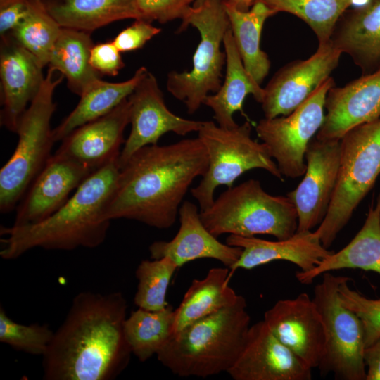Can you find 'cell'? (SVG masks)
<instances>
[{
  "label": "cell",
  "instance_id": "cell-5",
  "mask_svg": "<svg viewBox=\"0 0 380 380\" xmlns=\"http://www.w3.org/2000/svg\"><path fill=\"white\" fill-rule=\"evenodd\" d=\"M205 227L216 237L267 234L282 240L298 228L295 205L286 196L267 193L257 179L228 187L206 210H200Z\"/></svg>",
  "mask_w": 380,
  "mask_h": 380
},
{
  "label": "cell",
  "instance_id": "cell-18",
  "mask_svg": "<svg viewBox=\"0 0 380 380\" xmlns=\"http://www.w3.org/2000/svg\"><path fill=\"white\" fill-rule=\"evenodd\" d=\"M94 172L55 153L34 179L16 208L13 225L37 223L61 208L70 194Z\"/></svg>",
  "mask_w": 380,
  "mask_h": 380
},
{
  "label": "cell",
  "instance_id": "cell-36",
  "mask_svg": "<svg viewBox=\"0 0 380 380\" xmlns=\"http://www.w3.org/2000/svg\"><path fill=\"white\" fill-rule=\"evenodd\" d=\"M350 280L346 277L341 281L338 286V295L342 304L360 318L366 348L380 338V298H369L350 289Z\"/></svg>",
  "mask_w": 380,
  "mask_h": 380
},
{
  "label": "cell",
  "instance_id": "cell-44",
  "mask_svg": "<svg viewBox=\"0 0 380 380\" xmlns=\"http://www.w3.org/2000/svg\"><path fill=\"white\" fill-rule=\"evenodd\" d=\"M379 199L380 200V195H379Z\"/></svg>",
  "mask_w": 380,
  "mask_h": 380
},
{
  "label": "cell",
  "instance_id": "cell-16",
  "mask_svg": "<svg viewBox=\"0 0 380 380\" xmlns=\"http://www.w3.org/2000/svg\"><path fill=\"white\" fill-rule=\"evenodd\" d=\"M234 380H310L312 369L260 320L248 329L243 348L227 372Z\"/></svg>",
  "mask_w": 380,
  "mask_h": 380
},
{
  "label": "cell",
  "instance_id": "cell-22",
  "mask_svg": "<svg viewBox=\"0 0 380 380\" xmlns=\"http://www.w3.org/2000/svg\"><path fill=\"white\" fill-rule=\"evenodd\" d=\"M226 243L243 249L239 260L229 268L231 277L238 269L248 270L276 260L289 261L306 272L333 252L322 245L315 231L296 232L289 238L277 241L229 234Z\"/></svg>",
  "mask_w": 380,
  "mask_h": 380
},
{
  "label": "cell",
  "instance_id": "cell-39",
  "mask_svg": "<svg viewBox=\"0 0 380 380\" xmlns=\"http://www.w3.org/2000/svg\"><path fill=\"white\" fill-rule=\"evenodd\" d=\"M120 53L113 41L98 43L91 48L90 64L101 76H116L125 67Z\"/></svg>",
  "mask_w": 380,
  "mask_h": 380
},
{
  "label": "cell",
  "instance_id": "cell-32",
  "mask_svg": "<svg viewBox=\"0 0 380 380\" xmlns=\"http://www.w3.org/2000/svg\"><path fill=\"white\" fill-rule=\"evenodd\" d=\"M255 1L262 2L276 13L286 12L300 18L312 29L319 44H322L330 42L336 23L350 6H361L370 0Z\"/></svg>",
  "mask_w": 380,
  "mask_h": 380
},
{
  "label": "cell",
  "instance_id": "cell-29",
  "mask_svg": "<svg viewBox=\"0 0 380 380\" xmlns=\"http://www.w3.org/2000/svg\"><path fill=\"white\" fill-rule=\"evenodd\" d=\"M224 7L244 67L255 81L261 84L271 66L268 56L260 46L261 32L265 20L276 13L258 1L247 11L227 4Z\"/></svg>",
  "mask_w": 380,
  "mask_h": 380
},
{
  "label": "cell",
  "instance_id": "cell-43",
  "mask_svg": "<svg viewBox=\"0 0 380 380\" xmlns=\"http://www.w3.org/2000/svg\"><path fill=\"white\" fill-rule=\"evenodd\" d=\"M209 0H195L192 4V7L196 8L205 4Z\"/></svg>",
  "mask_w": 380,
  "mask_h": 380
},
{
  "label": "cell",
  "instance_id": "cell-14",
  "mask_svg": "<svg viewBox=\"0 0 380 380\" xmlns=\"http://www.w3.org/2000/svg\"><path fill=\"white\" fill-rule=\"evenodd\" d=\"M340 156V139L313 137L310 141L304 177L287 194L297 210L296 232L312 231L324 220L336 185Z\"/></svg>",
  "mask_w": 380,
  "mask_h": 380
},
{
  "label": "cell",
  "instance_id": "cell-15",
  "mask_svg": "<svg viewBox=\"0 0 380 380\" xmlns=\"http://www.w3.org/2000/svg\"><path fill=\"white\" fill-rule=\"evenodd\" d=\"M274 336L312 369L322 359L325 348L322 316L312 298L301 293L276 302L264 315Z\"/></svg>",
  "mask_w": 380,
  "mask_h": 380
},
{
  "label": "cell",
  "instance_id": "cell-28",
  "mask_svg": "<svg viewBox=\"0 0 380 380\" xmlns=\"http://www.w3.org/2000/svg\"><path fill=\"white\" fill-rule=\"evenodd\" d=\"M148 72L141 66L127 80L110 82L100 78L91 83L80 96L73 110L53 129L55 141H62L80 126L110 112L132 94Z\"/></svg>",
  "mask_w": 380,
  "mask_h": 380
},
{
  "label": "cell",
  "instance_id": "cell-10",
  "mask_svg": "<svg viewBox=\"0 0 380 380\" xmlns=\"http://www.w3.org/2000/svg\"><path fill=\"white\" fill-rule=\"evenodd\" d=\"M322 275L312 298L322 316L325 336L324 353L317 368L323 375L332 373L336 379L365 380L362 324L342 304L338 295V286L346 277L330 272Z\"/></svg>",
  "mask_w": 380,
  "mask_h": 380
},
{
  "label": "cell",
  "instance_id": "cell-31",
  "mask_svg": "<svg viewBox=\"0 0 380 380\" xmlns=\"http://www.w3.org/2000/svg\"><path fill=\"white\" fill-rule=\"evenodd\" d=\"M175 310L168 304L158 310L138 308L125 321L124 329L132 353L146 362L163 348L173 335Z\"/></svg>",
  "mask_w": 380,
  "mask_h": 380
},
{
  "label": "cell",
  "instance_id": "cell-17",
  "mask_svg": "<svg viewBox=\"0 0 380 380\" xmlns=\"http://www.w3.org/2000/svg\"><path fill=\"white\" fill-rule=\"evenodd\" d=\"M1 125L16 133L19 121L39 92L44 67L8 33L1 37Z\"/></svg>",
  "mask_w": 380,
  "mask_h": 380
},
{
  "label": "cell",
  "instance_id": "cell-40",
  "mask_svg": "<svg viewBox=\"0 0 380 380\" xmlns=\"http://www.w3.org/2000/svg\"><path fill=\"white\" fill-rule=\"evenodd\" d=\"M32 0H0L1 37L9 33L27 13Z\"/></svg>",
  "mask_w": 380,
  "mask_h": 380
},
{
  "label": "cell",
  "instance_id": "cell-34",
  "mask_svg": "<svg viewBox=\"0 0 380 380\" xmlns=\"http://www.w3.org/2000/svg\"><path fill=\"white\" fill-rule=\"evenodd\" d=\"M178 268L168 257L142 260L135 272L138 284L134 304L148 310L165 308L169 304L166 300L168 286Z\"/></svg>",
  "mask_w": 380,
  "mask_h": 380
},
{
  "label": "cell",
  "instance_id": "cell-38",
  "mask_svg": "<svg viewBox=\"0 0 380 380\" xmlns=\"http://www.w3.org/2000/svg\"><path fill=\"white\" fill-rule=\"evenodd\" d=\"M151 23L144 19H136L112 41L121 52L141 49L148 41L161 31V29L153 26Z\"/></svg>",
  "mask_w": 380,
  "mask_h": 380
},
{
  "label": "cell",
  "instance_id": "cell-30",
  "mask_svg": "<svg viewBox=\"0 0 380 380\" xmlns=\"http://www.w3.org/2000/svg\"><path fill=\"white\" fill-rule=\"evenodd\" d=\"M91 34L62 27L48 63L49 68L58 71L66 79L68 89L79 96L101 77L90 64V53L94 45Z\"/></svg>",
  "mask_w": 380,
  "mask_h": 380
},
{
  "label": "cell",
  "instance_id": "cell-11",
  "mask_svg": "<svg viewBox=\"0 0 380 380\" xmlns=\"http://www.w3.org/2000/svg\"><path fill=\"white\" fill-rule=\"evenodd\" d=\"M334 84L329 77L289 115L265 118L257 124V135L282 176L295 179L304 175L306 149L323 123L326 96Z\"/></svg>",
  "mask_w": 380,
  "mask_h": 380
},
{
  "label": "cell",
  "instance_id": "cell-13",
  "mask_svg": "<svg viewBox=\"0 0 380 380\" xmlns=\"http://www.w3.org/2000/svg\"><path fill=\"white\" fill-rule=\"evenodd\" d=\"M131 130L118 158L120 168L139 149L158 144L167 132L185 136L197 132L203 121L183 118L171 112L156 77L149 71L128 97Z\"/></svg>",
  "mask_w": 380,
  "mask_h": 380
},
{
  "label": "cell",
  "instance_id": "cell-41",
  "mask_svg": "<svg viewBox=\"0 0 380 380\" xmlns=\"http://www.w3.org/2000/svg\"><path fill=\"white\" fill-rule=\"evenodd\" d=\"M366 370L365 380H380V338L364 350Z\"/></svg>",
  "mask_w": 380,
  "mask_h": 380
},
{
  "label": "cell",
  "instance_id": "cell-37",
  "mask_svg": "<svg viewBox=\"0 0 380 380\" xmlns=\"http://www.w3.org/2000/svg\"><path fill=\"white\" fill-rule=\"evenodd\" d=\"M195 0H137L140 19L165 23L182 19Z\"/></svg>",
  "mask_w": 380,
  "mask_h": 380
},
{
  "label": "cell",
  "instance_id": "cell-19",
  "mask_svg": "<svg viewBox=\"0 0 380 380\" xmlns=\"http://www.w3.org/2000/svg\"><path fill=\"white\" fill-rule=\"evenodd\" d=\"M129 124L128 98L105 115L74 129L61 141L56 153L97 170L118 160L124 131Z\"/></svg>",
  "mask_w": 380,
  "mask_h": 380
},
{
  "label": "cell",
  "instance_id": "cell-25",
  "mask_svg": "<svg viewBox=\"0 0 380 380\" xmlns=\"http://www.w3.org/2000/svg\"><path fill=\"white\" fill-rule=\"evenodd\" d=\"M343 269H360L380 274V200L371 207L362 228L354 238L338 252L333 251L309 271H298L297 280L311 284L325 272Z\"/></svg>",
  "mask_w": 380,
  "mask_h": 380
},
{
  "label": "cell",
  "instance_id": "cell-27",
  "mask_svg": "<svg viewBox=\"0 0 380 380\" xmlns=\"http://www.w3.org/2000/svg\"><path fill=\"white\" fill-rule=\"evenodd\" d=\"M62 27L92 33L113 22L140 19L137 0H43Z\"/></svg>",
  "mask_w": 380,
  "mask_h": 380
},
{
  "label": "cell",
  "instance_id": "cell-9",
  "mask_svg": "<svg viewBox=\"0 0 380 380\" xmlns=\"http://www.w3.org/2000/svg\"><path fill=\"white\" fill-rule=\"evenodd\" d=\"M198 137L208 156V167L201 181L191 189L200 210L213 203L215 189L222 185L233 186L241 175L252 169H262L282 179L276 162L264 143L251 137V125L246 121L231 129H224L213 121H203Z\"/></svg>",
  "mask_w": 380,
  "mask_h": 380
},
{
  "label": "cell",
  "instance_id": "cell-33",
  "mask_svg": "<svg viewBox=\"0 0 380 380\" xmlns=\"http://www.w3.org/2000/svg\"><path fill=\"white\" fill-rule=\"evenodd\" d=\"M61 29L43 0H32L27 13L9 34L44 68Z\"/></svg>",
  "mask_w": 380,
  "mask_h": 380
},
{
  "label": "cell",
  "instance_id": "cell-6",
  "mask_svg": "<svg viewBox=\"0 0 380 380\" xmlns=\"http://www.w3.org/2000/svg\"><path fill=\"white\" fill-rule=\"evenodd\" d=\"M49 68L43 84L22 115L15 134V149L0 170V211L7 213L17 208L28 188L52 156L53 129L51 119L56 110L55 89L64 77L54 78Z\"/></svg>",
  "mask_w": 380,
  "mask_h": 380
},
{
  "label": "cell",
  "instance_id": "cell-35",
  "mask_svg": "<svg viewBox=\"0 0 380 380\" xmlns=\"http://www.w3.org/2000/svg\"><path fill=\"white\" fill-rule=\"evenodd\" d=\"M47 324H19L0 308V341L14 349L32 355L43 356L53 336Z\"/></svg>",
  "mask_w": 380,
  "mask_h": 380
},
{
  "label": "cell",
  "instance_id": "cell-23",
  "mask_svg": "<svg viewBox=\"0 0 380 380\" xmlns=\"http://www.w3.org/2000/svg\"><path fill=\"white\" fill-rule=\"evenodd\" d=\"M331 44L348 54L368 75L380 69V0L347 9L330 37Z\"/></svg>",
  "mask_w": 380,
  "mask_h": 380
},
{
  "label": "cell",
  "instance_id": "cell-4",
  "mask_svg": "<svg viewBox=\"0 0 380 380\" xmlns=\"http://www.w3.org/2000/svg\"><path fill=\"white\" fill-rule=\"evenodd\" d=\"M251 317L245 298L174 334L158 353V361L182 377L207 378L227 372L245 343Z\"/></svg>",
  "mask_w": 380,
  "mask_h": 380
},
{
  "label": "cell",
  "instance_id": "cell-26",
  "mask_svg": "<svg viewBox=\"0 0 380 380\" xmlns=\"http://www.w3.org/2000/svg\"><path fill=\"white\" fill-rule=\"evenodd\" d=\"M229 267H213L194 279L175 310L173 334L191 323L235 303L240 295L229 285Z\"/></svg>",
  "mask_w": 380,
  "mask_h": 380
},
{
  "label": "cell",
  "instance_id": "cell-21",
  "mask_svg": "<svg viewBox=\"0 0 380 380\" xmlns=\"http://www.w3.org/2000/svg\"><path fill=\"white\" fill-rule=\"evenodd\" d=\"M179 229L170 241H156L149 248L151 259L168 257L180 267L189 262L210 258L230 268L240 258L243 249L223 243L205 227L198 207L184 201L179 210Z\"/></svg>",
  "mask_w": 380,
  "mask_h": 380
},
{
  "label": "cell",
  "instance_id": "cell-1",
  "mask_svg": "<svg viewBox=\"0 0 380 380\" xmlns=\"http://www.w3.org/2000/svg\"><path fill=\"white\" fill-rule=\"evenodd\" d=\"M127 303L120 291H82L42 356L46 380H112L128 366Z\"/></svg>",
  "mask_w": 380,
  "mask_h": 380
},
{
  "label": "cell",
  "instance_id": "cell-20",
  "mask_svg": "<svg viewBox=\"0 0 380 380\" xmlns=\"http://www.w3.org/2000/svg\"><path fill=\"white\" fill-rule=\"evenodd\" d=\"M323 123L315 137L340 139L353 127L380 118V69L343 87L333 86L325 100Z\"/></svg>",
  "mask_w": 380,
  "mask_h": 380
},
{
  "label": "cell",
  "instance_id": "cell-42",
  "mask_svg": "<svg viewBox=\"0 0 380 380\" xmlns=\"http://www.w3.org/2000/svg\"><path fill=\"white\" fill-rule=\"evenodd\" d=\"M224 4L232 6L238 10L247 11L253 4L255 0H222Z\"/></svg>",
  "mask_w": 380,
  "mask_h": 380
},
{
  "label": "cell",
  "instance_id": "cell-8",
  "mask_svg": "<svg viewBox=\"0 0 380 380\" xmlns=\"http://www.w3.org/2000/svg\"><path fill=\"white\" fill-rule=\"evenodd\" d=\"M181 20L178 32L191 25L198 31L201 39L191 71L170 72L166 87L175 99L184 103L188 113L192 114L203 104L209 93L217 91L222 84L226 53L221 50V44L230 24L222 0H209L201 6H191Z\"/></svg>",
  "mask_w": 380,
  "mask_h": 380
},
{
  "label": "cell",
  "instance_id": "cell-24",
  "mask_svg": "<svg viewBox=\"0 0 380 380\" xmlns=\"http://www.w3.org/2000/svg\"><path fill=\"white\" fill-rule=\"evenodd\" d=\"M223 45L226 53L224 80L217 91L207 96L203 104L213 111L214 119L220 127L231 129L238 125L233 115L236 111L242 112L246 97L252 94L260 103L263 88L245 68L230 27L224 34Z\"/></svg>",
  "mask_w": 380,
  "mask_h": 380
},
{
  "label": "cell",
  "instance_id": "cell-12",
  "mask_svg": "<svg viewBox=\"0 0 380 380\" xmlns=\"http://www.w3.org/2000/svg\"><path fill=\"white\" fill-rule=\"evenodd\" d=\"M342 53L331 42L319 44L305 60H296L281 68L263 88L260 102L265 118L291 113L338 66Z\"/></svg>",
  "mask_w": 380,
  "mask_h": 380
},
{
  "label": "cell",
  "instance_id": "cell-2",
  "mask_svg": "<svg viewBox=\"0 0 380 380\" xmlns=\"http://www.w3.org/2000/svg\"><path fill=\"white\" fill-rule=\"evenodd\" d=\"M208 163L198 137L139 149L120 168L106 217L133 220L160 229L171 227L189 186L204 175Z\"/></svg>",
  "mask_w": 380,
  "mask_h": 380
},
{
  "label": "cell",
  "instance_id": "cell-7",
  "mask_svg": "<svg viewBox=\"0 0 380 380\" xmlns=\"http://www.w3.org/2000/svg\"><path fill=\"white\" fill-rule=\"evenodd\" d=\"M336 185L327 213L317 229L329 248L380 175V118L357 125L341 139Z\"/></svg>",
  "mask_w": 380,
  "mask_h": 380
},
{
  "label": "cell",
  "instance_id": "cell-3",
  "mask_svg": "<svg viewBox=\"0 0 380 380\" xmlns=\"http://www.w3.org/2000/svg\"><path fill=\"white\" fill-rule=\"evenodd\" d=\"M119 171L118 160L94 171L61 208L41 222L1 227V257L14 260L34 248L70 251L100 246L110 227L106 212Z\"/></svg>",
  "mask_w": 380,
  "mask_h": 380
}]
</instances>
